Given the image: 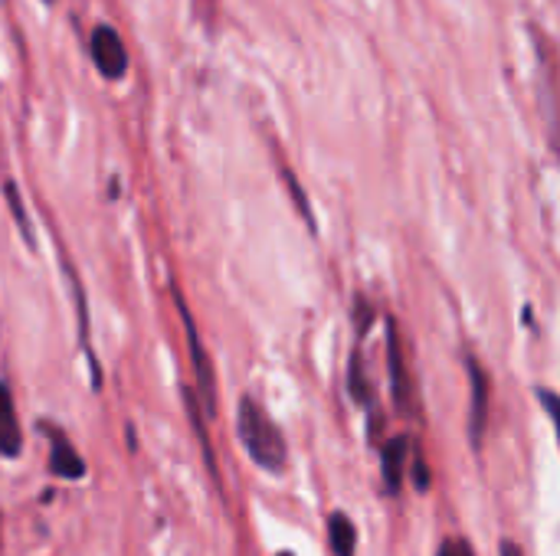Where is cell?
Masks as SVG:
<instances>
[{
	"label": "cell",
	"mask_w": 560,
	"mask_h": 556,
	"mask_svg": "<svg viewBox=\"0 0 560 556\" xmlns=\"http://www.w3.org/2000/svg\"><path fill=\"white\" fill-rule=\"evenodd\" d=\"M240 439L259 469L279 472L285 465V439L253 397L240 400Z\"/></svg>",
	"instance_id": "1"
},
{
	"label": "cell",
	"mask_w": 560,
	"mask_h": 556,
	"mask_svg": "<svg viewBox=\"0 0 560 556\" xmlns=\"http://www.w3.org/2000/svg\"><path fill=\"white\" fill-rule=\"evenodd\" d=\"M89 52H92V62L95 69L105 75V79H121L128 72V49H125V39L115 26L108 23H98L89 36Z\"/></svg>",
	"instance_id": "2"
},
{
	"label": "cell",
	"mask_w": 560,
	"mask_h": 556,
	"mask_svg": "<svg viewBox=\"0 0 560 556\" xmlns=\"http://www.w3.org/2000/svg\"><path fill=\"white\" fill-rule=\"evenodd\" d=\"M177 308H180V318H184V331H187V344H190V357H194V367H197V383H200V397L207 400V410L213 413V374H210V360L203 354V344L197 338V328H194V318L184 305V298H177Z\"/></svg>",
	"instance_id": "3"
},
{
	"label": "cell",
	"mask_w": 560,
	"mask_h": 556,
	"mask_svg": "<svg viewBox=\"0 0 560 556\" xmlns=\"http://www.w3.org/2000/svg\"><path fill=\"white\" fill-rule=\"evenodd\" d=\"M20 446H23V436H20L13 397H10V390L0 383V456L13 459V456H20Z\"/></svg>",
	"instance_id": "4"
},
{
	"label": "cell",
	"mask_w": 560,
	"mask_h": 556,
	"mask_svg": "<svg viewBox=\"0 0 560 556\" xmlns=\"http://www.w3.org/2000/svg\"><path fill=\"white\" fill-rule=\"evenodd\" d=\"M407 449L410 442L407 439H390L384 456H381V472H384V488L387 495H397L400 485H404V462H407Z\"/></svg>",
	"instance_id": "5"
},
{
	"label": "cell",
	"mask_w": 560,
	"mask_h": 556,
	"mask_svg": "<svg viewBox=\"0 0 560 556\" xmlns=\"http://www.w3.org/2000/svg\"><path fill=\"white\" fill-rule=\"evenodd\" d=\"M469 380H472V442H479L482 429H486V413H489V380L482 374V367L476 360H469Z\"/></svg>",
	"instance_id": "6"
},
{
	"label": "cell",
	"mask_w": 560,
	"mask_h": 556,
	"mask_svg": "<svg viewBox=\"0 0 560 556\" xmlns=\"http://www.w3.org/2000/svg\"><path fill=\"white\" fill-rule=\"evenodd\" d=\"M49 442H52V452H49V469H52V475H59V478H82L85 465H82V459L72 452V446L66 442V436L49 433Z\"/></svg>",
	"instance_id": "7"
},
{
	"label": "cell",
	"mask_w": 560,
	"mask_h": 556,
	"mask_svg": "<svg viewBox=\"0 0 560 556\" xmlns=\"http://www.w3.org/2000/svg\"><path fill=\"white\" fill-rule=\"evenodd\" d=\"M328 537H331V551H335V554L354 556L358 534H354V524H351L345 514H331V521H328Z\"/></svg>",
	"instance_id": "8"
},
{
	"label": "cell",
	"mask_w": 560,
	"mask_h": 556,
	"mask_svg": "<svg viewBox=\"0 0 560 556\" xmlns=\"http://www.w3.org/2000/svg\"><path fill=\"white\" fill-rule=\"evenodd\" d=\"M390 367H394V390H397V403L404 406L407 403V387L400 383V344H397V334L390 331Z\"/></svg>",
	"instance_id": "9"
},
{
	"label": "cell",
	"mask_w": 560,
	"mask_h": 556,
	"mask_svg": "<svg viewBox=\"0 0 560 556\" xmlns=\"http://www.w3.org/2000/svg\"><path fill=\"white\" fill-rule=\"evenodd\" d=\"M3 190H7V200L13 203V213H16V223H20V229H23V233L30 236V229H26V216H23V206H20V197H16V187H13V184H7Z\"/></svg>",
	"instance_id": "10"
},
{
	"label": "cell",
	"mask_w": 560,
	"mask_h": 556,
	"mask_svg": "<svg viewBox=\"0 0 560 556\" xmlns=\"http://www.w3.org/2000/svg\"><path fill=\"white\" fill-rule=\"evenodd\" d=\"M440 556H476V554H472V547H469L466 541H446V544H443V551H440Z\"/></svg>",
	"instance_id": "11"
},
{
	"label": "cell",
	"mask_w": 560,
	"mask_h": 556,
	"mask_svg": "<svg viewBox=\"0 0 560 556\" xmlns=\"http://www.w3.org/2000/svg\"><path fill=\"white\" fill-rule=\"evenodd\" d=\"M413 482H417V488H420V492H427V485H430V482H427V469H423V462H420V459H417V469H413Z\"/></svg>",
	"instance_id": "12"
},
{
	"label": "cell",
	"mask_w": 560,
	"mask_h": 556,
	"mask_svg": "<svg viewBox=\"0 0 560 556\" xmlns=\"http://www.w3.org/2000/svg\"><path fill=\"white\" fill-rule=\"evenodd\" d=\"M502 556H522V551L515 544H502Z\"/></svg>",
	"instance_id": "13"
},
{
	"label": "cell",
	"mask_w": 560,
	"mask_h": 556,
	"mask_svg": "<svg viewBox=\"0 0 560 556\" xmlns=\"http://www.w3.org/2000/svg\"><path fill=\"white\" fill-rule=\"evenodd\" d=\"M43 3H56V0H43Z\"/></svg>",
	"instance_id": "14"
},
{
	"label": "cell",
	"mask_w": 560,
	"mask_h": 556,
	"mask_svg": "<svg viewBox=\"0 0 560 556\" xmlns=\"http://www.w3.org/2000/svg\"><path fill=\"white\" fill-rule=\"evenodd\" d=\"M279 556H292V554H279Z\"/></svg>",
	"instance_id": "15"
}]
</instances>
